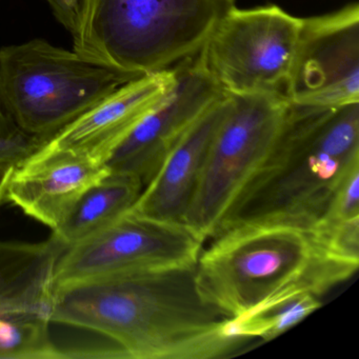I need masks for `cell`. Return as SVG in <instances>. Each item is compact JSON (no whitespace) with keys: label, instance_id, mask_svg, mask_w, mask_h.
Segmentation results:
<instances>
[{"label":"cell","instance_id":"cell-1","mask_svg":"<svg viewBox=\"0 0 359 359\" xmlns=\"http://www.w3.org/2000/svg\"><path fill=\"white\" fill-rule=\"evenodd\" d=\"M196 266L123 271L56 285L52 323L96 332L127 358L213 359L248 340L199 293Z\"/></svg>","mask_w":359,"mask_h":359},{"label":"cell","instance_id":"cell-2","mask_svg":"<svg viewBox=\"0 0 359 359\" xmlns=\"http://www.w3.org/2000/svg\"><path fill=\"white\" fill-rule=\"evenodd\" d=\"M356 165L359 102L333 108L290 106L276 142L224 214L215 235L269 222L315 228Z\"/></svg>","mask_w":359,"mask_h":359},{"label":"cell","instance_id":"cell-3","mask_svg":"<svg viewBox=\"0 0 359 359\" xmlns=\"http://www.w3.org/2000/svg\"><path fill=\"white\" fill-rule=\"evenodd\" d=\"M358 266L338 255L317 229L269 222L212 237L195 278L201 297L232 320L298 294L320 297Z\"/></svg>","mask_w":359,"mask_h":359},{"label":"cell","instance_id":"cell-4","mask_svg":"<svg viewBox=\"0 0 359 359\" xmlns=\"http://www.w3.org/2000/svg\"><path fill=\"white\" fill-rule=\"evenodd\" d=\"M226 9L219 0H83L73 51L134 77L158 72L198 53Z\"/></svg>","mask_w":359,"mask_h":359},{"label":"cell","instance_id":"cell-5","mask_svg":"<svg viewBox=\"0 0 359 359\" xmlns=\"http://www.w3.org/2000/svg\"><path fill=\"white\" fill-rule=\"evenodd\" d=\"M133 79L45 39L0 49V106L43 144Z\"/></svg>","mask_w":359,"mask_h":359},{"label":"cell","instance_id":"cell-6","mask_svg":"<svg viewBox=\"0 0 359 359\" xmlns=\"http://www.w3.org/2000/svg\"><path fill=\"white\" fill-rule=\"evenodd\" d=\"M230 96V112L212 142L184 218V224L203 241L215 235L224 214L270 152L291 106L283 92Z\"/></svg>","mask_w":359,"mask_h":359},{"label":"cell","instance_id":"cell-7","mask_svg":"<svg viewBox=\"0 0 359 359\" xmlns=\"http://www.w3.org/2000/svg\"><path fill=\"white\" fill-rule=\"evenodd\" d=\"M302 18L277 7L226 8L198 51L230 95L283 92L297 49Z\"/></svg>","mask_w":359,"mask_h":359},{"label":"cell","instance_id":"cell-8","mask_svg":"<svg viewBox=\"0 0 359 359\" xmlns=\"http://www.w3.org/2000/svg\"><path fill=\"white\" fill-rule=\"evenodd\" d=\"M66 245L0 241V359L67 358L52 339L55 269Z\"/></svg>","mask_w":359,"mask_h":359},{"label":"cell","instance_id":"cell-9","mask_svg":"<svg viewBox=\"0 0 359 359\" xmlns=\"http://www.w3.org/2000/svg\"><path fill=\"white\" fill-rule=\"evenodd\" d=\"M203 243L186 224L142 217L129 211L65 250L55 269V287L123 271L196 266Z\"/></svg>","mask_w":359,"mask_h":359},{"label":"cell","instance_id":"cell-10","mask_svg":"<svg viewBox=\"0 0 359 359\" xmlns=\"http://www.w3.org/2000/svg\"><path fill=\"white\" fill-rule=\"evenodd\" d=\"M291 106L333 108L359 102V6L302 18L285 88Z\"/></svg>","mask_w":359,"mask_h":359},{"label":"cell","instance_id":"cell-11","mask_svg":"<svg viewBox=\"0 0 359 359\" xmlns=\"http://www.w3.org/2000/svg\"><path fill=\"white\" fill-rule=\"evenodd\" d=\"M173 68L175 83L168 95L115 147L104 161L110 173L132 176L144 188L191 126L226 94L198 53Z\"/></svg>","mask_w":359,"mask_h":359},{"label":"cell","instance_id":"cell-12","mask_svg":"<svg viewBox=\"0 0 359 359\" xmlns=\"http://www.w3.org/2000/svg\"><path fill=\"white\" fill-rule=\"evenodd\" d=\"M109 174L104 163L91 157L41 147L13 168L6 201L53 231L86 191Z\"/></svg>","mask_w":359,"mask_h":359},{"label":"cell","instance_id":"cell-13","mask_svg":"<svg viewBox=\"0 0 359 359\" xmlns=\"http://www.w3.org/2000/svg\"><path fill=\"white\" fill-rule=\"evenodd\" d=\"M174 83L173 67L136 77L60 130L43 148L70 151L104 163L115 147L163 102Z\"/></svg>","mask_w":359,"mask_h":359},{"label":"cell","instance_id":"cell-14","mask_svg":"<svg viewBox=\"0 0 359 359\" xmlns=\"http://www.w3.org/2000/svg\"><path fill=\"white\" fill-rule=\"evenodd\" d=\"M229 94L216 100L172 149L130 212L142 217L184 224L212 142L230 112Z\"/></svg>","mask_w":359,"mask_h":359},{"label":"cell","instance_id":"cell-15","mask_svg":"<svg viewBox=\"0 0 359 359\" xmlns=\"http://www.w3.org/2000/svg\"><path fill=\"white\" fill-rule=\"evenodd\" d=\"M142 189L140 180L132 176L109 174L86 191L60 226L52 231V236L67 248L81 243L127 214Z\"/></svg>","mask_w":359,"mask_h":359},{"label":"cell","instance_id":"cell-16","mask_svg":"<svg viewBox=\"0 0 359 359\" xmlns=\"http://www.w3.org/2000/svg\"><path fill=\"white\" fill-rule=\"evenodd\" d=\"M319 297L313 294H298L262 309L249 316L230 319L231 329L237 337L271 340L287 332L320 308Z\"/></svg>","mask_w":359,"mask_h":359},{"label":"cell","instance_id":"cell-17","mask_svg":"<svg viewBox=\"0 0 359 359\" xmlns=\"http://www.w3.org/2000/svg\"><path fill=\"white\" fill-rule=\"evenodd\" d=\"M43 144L41 140L22 131L0 106V165L16 167Z\"/></svg>","mask_w":359,"mask_h":359},{"label":"cell","instance_id":"cell-18","mask_svg":"<svg viewBox=\"0 0 359 359\" xmlns=\"http://www.w3.org/2000/svg\"><path fill=\"white\" fill-rule=\"evenodd\" d=\"M355 218H359V165L344 178L318 224H336Z\"/></svg>","mask_w":359,"mask_h":359},{"label":"cell","instance_id":"cell-19","mask_svg":"<svg viewBox=\"0 0 359 359\" xmlns=\"http://www.w3.org/2000/svg\"><path fill=\"white\" fill-rule=\"evenodd\" d=\"M60 24L74 35L81 22L83 0H46Z\"/></svg>","mask_w":359,"mask_h":359},{"label":"cell","instance_id":"cell-20","mask_svg":"<svg viewBox=\"0 0 359 359\" xmlns=\"http://www.w3.org/2000/svg\"><path fill=\"white\" fill-rule=\"evenodd\" d=\"M14 167H3L0 165V205L6 201L8 182Z\"/></svg>","mask_w":359,"mask_h":359},{"label":"cell","instance_id":"cell-21","mask_svg":"<svg viewBox=\"0 0 359 359\" xmlns=\"http://www.w3.org/2000/svg\"><path fill=\"white\" fill-rule=\"evenodd\" d=\"M220 4L224 6V7L228 8L231 7V6L234 5L235 0H219Z\"/></svg>","mask_w":359,"mask_h":359}]
</instances>
